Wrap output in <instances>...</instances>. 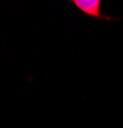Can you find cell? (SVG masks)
Listing matches in <instances>:
<instances>
[{"label": "cell", "instance_id": "6da1fadb", "mask_svg": "<svg viewBox=\"0 0 123 128\" xmlns=\"http://www.w3.org/2000/svg\"><path fill=\"white\" fill-rule=\"evenodd\" d=\"M70 4H73L80 12L88 17L94 18H105L110 19L109 17H104L100 12V2L99 0H72Z\"/></svg>", "mask_w": 123, "mask_h": 128}]
</instances>
